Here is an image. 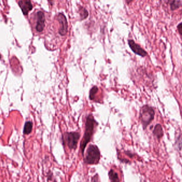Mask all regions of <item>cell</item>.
Masks as SVG:
<instances>
[{"instance_id":"obj_1","label":"cell","mask_w":182,"mask_h":182,"mask_svg":"<svg viewBox=\"0 0 182 182\" xmlns=\"http://www.w3.org/2000/svg\"><path fill=\"white\" fill-rule=\"evenodd\" d=\"M98 125L92 114H89L86 119L85 125V130L82 140L80 144L81 152L84 155V152L87 145L90 140L94 134L95 128Z\"/></svg>"},{"instance_id":"obj_2","label":"cell","mask_w":182,"mask_h":182,"mask_svg":"<svg viewBox=\"0 0 182 182\" xmlns=\"http://www.w3.org/2000/svg\"><path fill=\"white\" fill-rule=\"evenodd\" d=\"M155 111L153 107L148 105L143 106L140 111V120L144 129H146L153 120Z\"/></svg>"},{"instance_id":"obj_3","label":"cell","mask_w":182,"mask_h":182,"mask_svg":"<svg viewBox=\"0 0 182 182\" xmlns=\"http://www.w3.org/2000/svg\"><path fill=\"white\" fill-rule=\"evenodd\" d=\"M100 159V152L96 145H90L87 150L84 162L87 165H97Z\"/></svg>"},{"instance_id":"obj_4","label":"cell","mask_w":182,"mask_h":182,"mask_svg":"<svg viewBox=\"0 0 182 182\" xmlns=\"http://www.w3.org/2000/svg\"><path fill=\"white\" fill-rule=\"evenodd\" d=\"M80 138V134L77 132L65 133L62 136L63 144L66 145L70 150H75Z\"/></svg>"},{"instance_id":"obj_5","label":"cell","mask_w":182,"mask_h":182,"mask_svg":"<svg viewBox=\"0 0 182 182\" xmlns=\"http://www.w3.org/2000/svg\"><path fill=\"white\" fill-rule=\"evenodd\" d=\"M58 20L60 25L59 33L62 36H65L68 31V23L65 16L63 13H59L58 15Z\"/></svg>"},{"instance_id":"obj_6","label":"cell","mask_w":182,"mask_h":182,"mask_svg":"<svg viewBox=\"0 0 182 182\" xmlns=\"http://www.w3.org/2000/svg\"><path fill=\"white\" fill-rule=\"evenodd\" d=\"M128 44L131 49V50L134 52L135 54L140 56L141 57H145L147 56L148 53L144 49L140 46L137 44L134 40H129L128 41Z\"/></svg>"},{"instance_id":"obj_7","label":"cell","mask_w":182,"mask_h":182,"mask_svg":"<svg viewBox=\"0 0 182 182\" xmlns=\"http://www.w3.org/2000/svg\"><path fill=\"white\" fill-rule=\"evenodd\" d=\"M37 23L35 29L38 32H42L43 31L44 27V23H45V16L44 14L41 11L37 12Z\"/></svg>"},{"instance_id":"obj_8","label":"cell","mask_w":182,"mask_h":182,"mask_svg":"<svg viewBox=\"0 0 182 182\" xmlns=\"http://www.w3.org/2000/svg\"><path fill=\"white\" fill-rule=\"evenodd\" d=\"M18 3L23 14L25 15L28 14L29 12L33 8V5L30 1H21Z\"/></svg>"},{"instance_id":"obj_9","label":"cell","mask_w":182,"mask_h":182,"mask_svg":"<svg viewBox=\"0 0 182 182\" xmlns=\"http://www.w3.org/2000/svg\"><path fill=\"white\" fill-rule=\"evenodd\" d=\"M153 134L154 136L157 137L158 140H160L163 136V130L162 125L160 124H157L154 128Z\"/></svg>"},{"instance_id":"obj_10","label":"cell","mask_w":182,"mask_h":182,"mask_svg":"<svg viewBox=\"0 0 182 182\" xmlns=\"http://www.w3.org/2000/svg\"><path fill=\"white\" fill-rule=\"evenodd\" d=\"M109 179L111 182H120L119 177L117 172H115L113 169H111L108 173Z\"/></svg>"},{"instance_id":"obj_11","label":"cell","mask_w":182,"mask_h":182,"mask_svg":"<svg viewBox=\"0 0 182 182\" xmlns=\"http://www.w3.org/2000/svg\"><path fill=\"white\" fill-rule=\"evenodd\" d=\"M33 123L31 121H27L24 127L23 134L26 135L31 134L33 129Z\"/></svg>"},{"instance_id":"obj_12","label":"cell","mask_w":182,"mask_h":182,"mask_svg":"<svg viewBox=\"0 0 182 182\" xmlns=\"http://www.w3.org/2000/svg\"><path fill=\"white\" fill-rule=\"evenodd\" d=\"M182 1H172L171 3V10L172 11L175 10L179 8L181 6H182Z\"/></svg>"},{"instance_id":"obj_13","label":"cell","mask_w":182,"mask_h":182,"mask_svg":"<svg viewBox=\"0 0 182 182\" xmlns=\"http://www.w3.org/2000/svg\"><path fill=\"white\" fill-rule=\"evenodd\" d=\"M79 11H80V15L81 20L85 19L88 16V11L85 8L81 6V8L79 9Z\"/></svg>"},{"instance_id":"obj_14","label":"cell","mask_w":182,"mask_h":182,"mask_svg":"<svg viewBox=\"0 0 182 182\" xmlns=\"http://www.w3.org/2000/svg\"><path fill=\"white\" fill-rule=\"evenodd\" d=\"M98 91V88L97 86H94L90 90L89 99L90 100H94L95 98L96 94H97Z\"/></svg>"},{"instance_id":"obj_15","label":"cell","mask_w":182,"mask_h":182,"mask_svg":"<svg viewBox=\"0 0 182 182\" xmlns=\"http://www.w3.org/2000/svg\"><path fill=\"white\" fill-rule=\"evenodd\" d=\"M91 182H100L98 174H96L94 176L92 177V178H91Z\"/></svg>"},{"instance_id":"obj_16","label":"cell","mask_w":182,"mask_h":182,"mask_svg":"<svg viewBox=\"0 0 182 182\" xmlns=\"http://www.w3.org/2000/svg\"><path fill=\"white\" fill-rule=\"evenodd\" d=\"M181 25H182V24L180 23L179 25H178V26H177L178 30V31H179V34H181V35L182 34V33H181V31H182V26H181Z\"/></svg>"}]
</instances>
